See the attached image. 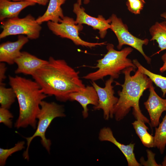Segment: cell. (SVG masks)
Masks as SVG:
<instances>
[{
  "label": "cell",
  "instance_id": "1f68e13d",
  "mask_svg": "<svg viewBox=\"0 0 166 166\" xmlns=\"http://www.w3.org/2000/svg\"><path fill=\"white\" fill-rule=\"evenodd\" d=\"M160 16L165 19L166 22V12L162 13L160 15Z\"/></svg>",
  "mask_w": 166,
  "mask_h": 166
},
{
  "label": "cell",
  "instance_id": "d4e9b609",
  "mask_svg": "<svg viewBox=\"0 0 166 166\" xmlns=\"http://www.w3.org/2000/svg\"><path fill=\"white\" fill-rule=\"evenodd\" d=\"M8 109L0 107V123H3L10 128L12 126V119L13 118V116Z\"/></svg>",
  "mask_w": 166,
  "mask_h": 166
},
{
  "label": "cell",
  "instance_id": "83f0119b",
  "mask_svg": "<svg viewBox=\"0 0 166 166\" xmlns=\"http://www.w3.org/2000/svg\"><path fill=\"white\" fill-rule=\"evenodd\" d=\"M14 1H27L38 3L39 5L45 6L49 1V0H12Z\"/></svg>",
  "mask_w": 166,
  "mask_h": 166
},
{
  "label": "cell",
  "instance_id": "277c9868",
  "mask_svg": "<svg viewBox=\"0 0 166 166\" xmlns=\"http://www.w3.org/2000/svg\"><path fill=\"white\" fill-rule=\"evenodd\" d=\"M106 47L107 53L103 58L97 61L95 66L92 67L98 69L83 76V78L95 81L103 80L104 77L109 76L114 79H117L126 68L129 67L137 68L132 61L127 57L133 50L132 48L126 47L118 51L114 49L112 44H108Z\"/></svg>",
  "mask_w": 166,
  "mask_h": 166
},
{
  "label": "cell",
  "instance_id": "d6986e66",
  "mask_svg": "<svg viewBox=\"0 0 166 166\" xmlns=\"http://www.w3.org/2000/svg\"><path fill=\"white\" fill-rule=\"evenodd\" d=\"M145 123L140 120H136L132 124L143 144L148 148L154 147V137L148 132V128Z\"/></svg>",
  "mask_w": 166,
  "mask_h": 166
},
{
  "label": "cell",
  "instance_id": "8992f818",
  "mask_svg": "<svg viewBox=\"0 0 166 166\" xmlns=\"http://www.w3.org/2000/svg\"><path fill=\"white\" fill-rule=\"evenodd\" d=\"M2 30L0 39L10 35H25L30 39H36L39 36L42 27L36 19L29 14L22 18L18 17L7 19L2 24Z\"/></svg>",
  "mask_w": 166,
  "mask_h": 166
},
{
  "label": "cell",
  "instance_id": "4316f807",
  "mask_svg": "<svg viewBox=\"0 0 166 166\" xmlns=\"http://www.w3.org/2000/svg\"><path fill=\"white\" fill-rule=\"evenodd\" d=\"M7 67L4 62H1L0 63V84L3 83V81L6 78L5 73Z\"/></svg>",
  "mask_w": 166,
  "mask_h": 166
},
{
  "label": "cell",
  "instance_id": "3957f363",
  "mask_svg": "<svg viewBox=\"0 0 166 166\" xmlns=\"http://www.w3.org/2000/svg\"><path fill=\"white\" fill-rule=\"evenodd\" d=\"M9 80L16 94L19 108V116L14 127L19 128L30 125L35 129L40 104L48 96L42 92L34 81L17 75L9 76Z\"/></svg>",
  "mask_w": 166,
  "mask_h": 166
},
{
  "label": "cell",
  "instance_id": "9a60e30c",
  "mask_svg": "<svg viewBox=\"0 0 166 166\" xmlns=\"http://www.w3.org/2000/svg\"><path fill=\"white\" fill-rule=\"evenodd\" d=\"M69 101H76L83 108L82 115L84 118H87L89 109L88 106L92 105L93 106L97 105L98 98L97 92L92 85H87L83 90L71 93L69 96Z\"/></svg>",
  "mask_w": 166,
  "mask_h": 166
},
{
  "label": "cell",
  "instance_id": "52a82bcc",
  "mask_svg": "<svg viewBox=\"0 0 166 166\" xmlns=\"http://www.w3.org/2000/svg\"><path fill=\"white\" fill-rule=\"evenodd\" d=\"M47 25L53 34L61 38L71 40L77 45L92 48L106 44L105 42L92 43L82 39L79 36V32L83 29L82 25L76 24L73 18L68 16H64L59 22L48 21Z\"/></svg>",
  "mask_w": 166,
  "mask_h": 166
},
{
  "label": "cell",
  "instance_id": "f546056e",
  "mask_svg": "<svg viewBox=\"0 0 166 166\" xmlns=\"http://www.w3.org/2000/svg\"><path fill=\"white\" fill-rule=\"evenodd\" d=\"M82 0H77V2L81 5ZM89 0H83V2L84 4H86L89 2Z\"/></svg>",
  "mask_w": 166,
  "mask_h": 166
},
{
  "label": "cell",
  "instance_id": "484cf974",
  "mask_svg": "<svg viewBox=\"0 0 166 166\" xmlns=\"http://www.w3.org/2000/svg\"><path fill=\"white\" fill-rule=\"evenodd\" d=\"M146 151L148 160L147 161H145L144 160L143 157H141L140 160L141 165L144 166H162L160 164H158L156 161L155 159V153H153L149 149H147Z\"/></svg>",
  "mask_w": 166,
  "mask_h": 166
},
{
  "label": "cell",
  "instance_id": "d6a6232c",
  "mask_svg": "<svg viewBox=\"0 0 166 166\" xmlns=\"http://www.w3.org/2000/svg\"><path fill=\"white\" fill-rule=\"evenodd\" d=\"M9 0V1H11V0Z\"/></svg>",
  "mask_w": 166,
  "mask_h": 166
},
{
  "label": "cell",
  "instance_id": "7a4b0ae2",
  "mask_svg": "<svg viewBox=\"0 0 166 166\" xmlns=\"http://www.w3.org/2000/svg\"><path fill=\"white\" fill-rule=\"evenodd\" d=\"M136 69L129 67L122 72L124 75V82L123 84L116 82L117 85L122 87L121 91L117 93L119 96L118 101L115 105L114 117L117 121L123 119L133 108L132 114L136 120H140L151 126L150 121L142 113L139 101L144 91L149 89L152 84L151 80L138 69L134 74L131 76V72H135Z\"/></svg>",
  "mask_w": 166,
  "mask_h": 166
},
{
  "label": "cell",
  "instance_id": "7c38bea8",
  "mask_svg": "<svg viewBox=\"0 0 166 166\" xmlns=\"http://www.w3.org/2000/svg\"><path fill=\"white\" fill-rule=\"evenodd\" d=\"M98 139L100 141L110 142L116 145L125 157L128 166H140L137 161L134 153L135 143L124 145L119 142L114 136L111 129L108 127L101 128L99 132Z\"/></svg>",
  "mask_w": 166,
  "mask_h": 166
},
{
  "label": "cell",
  "instance_id": "603a6c76",
  "mask_svg": "<svg viewBox=\"0 0 166 166\" xmlns=\"http://www.w3.org/2000/svg\"><path fill=\"white\" fill-rule=\"evenodd\" d=\"M25 142L21 141L16 144L14 146L9 149L0 148V166H4L7 158L12 154L22 150L24 148Z\"/></svg>",
  "mask_w": 166,
  "mask_h": 166
},
{
  "label": "cell",
  "instance_id": "5bb4252c",
  "mask_svg": "<svg viewBox=\"0 0 166 166\" xmlns=\"http://www.w3.org/2000/svg\"><path fill=\"white\" fill-rule=\"evenodd\" d=\"M29 38L19 35L17 40L14 42L7 41L0 45V61L11 65L15 63V60L20 55V50L29 41Z\"/></svg>",
  "mask_w": 166,
  "mask_h": 166
},
{
  "label": "cell",
  "instance_id": "30bf717a",
  "mask_svg": "<svg viewBox=\"0 0 166 166\" xmlns=\"http://www.w3.org/2000/svg\"><path fill=\"white\" fill-rule=\"evenodd\" d=\"M78 2L73 6V12L76 15L75 20L76 24H85L91 26L94 30H99L100 36L101 38L105 36L108 29H110L111 19L110 18L106 19L103 16L99 15L96 18L87 14L85 9Z\"/></svg>",
  "mask_w": 166,
  "mask_h": 166
},
{
  "label": "cell",
  "instance_id": "9c48e42d",
  "mask_svg": "<svg viewBox=\"0 0 166 166\" xmlns=\"http://www.w3.org/2000/svg\"><path fill=\"white\" fill-rule=\"evenodd\" d=\"M114 80L110 77L105 81L104 87L100 86L95 81H91L98 98V104L97 105L93 107V110L95 111L102 110L103 117L105 120L108 121L110 118L113 117L114 107L118 100V98L114 95V86L112 85Z\"/></svg>",
  "mask_w": 166,
  "mask_h": 166
},
{
  "label": "cell",
  "instance_id": "ba28073f",
  "mask_svg": "<svg viewBox=\"0 0 166 166\" xmlns=\"http://www.w3.org/2000/svg\"><path fill=\"white\" fill-rule=\"evenodd\" d=\"M110 18L111 19L110 29L114 33L118 40L117 49H121L124 45H129L138 50L144 57L147 63L150 64L151 59L145 54L143 49L144 45L148 44V40L147 38L141 39L132 35L129 31L127 26L116 14H113Z\"/></svg>",
  "mask_w": 166,
  "mask_h": 166
},
{
  "label": "cell",
  "instance_id": "f1b7e54d",
  "mask_svg": "<svg viewBox=\"0 0 166 166\" xmlns=\"http://www.w3.org/2000/svg\"><path fill=\"white\" fill-rule=\"evenodd\" d=\"M161 59L163 62V64L160 68V71L163 73L166 71V52L162 56Z\"/></svg>",
  "mask_w": 166,
  "mask_h": 166
},
{
  "label": "cell",
  "instance_id": "8fae6325",
  "mask_svg": "<svg viewBox=\"0 0 166 166\" xmlns=\"http://www.w3.org/2000/svg\"><path fill=\"white\" fill-rule=\"evenodd\" d=\"M149 96L144 105L150 117L151 127L158 126L162 113L166 111V99L160 97L156 92L152 84L149 88Z\"/></svg>",
  "mask_w": 166,
  "mask_h": 166
},
{
  "label": "cell",
  "instance_id": "4fadbf2b",
  "mask_svg": "<svg viewBox=\"0 0 166 166\" xmlns=\"http://www.w3.org/2000/svg\"><path fill=\"white\" fill-rule=\"evenodd\" d=\"M48 62V61L39 58L27 52H21L20 55L15 60V63L17 65L15 73L33 76Z\"/></svg>",
  "mask_w": 166,
  "mask_h": 166
},
{
  "label": "cell",
  "instance_id": "ffe728a7",
  "mask_svg": "<svg viewBox=\"0 0 166 166\" xmlns=\"http://www.w3.org/2000/svg\"><path fill=\"white\" fill-rule=\"evenodd\" d=\"M132 62L138 69L146 75L152 82L161 89L162 96L164 97L166 93V77L152 72L143 66L136 59H133Z\"/></svg>",
  "mask_w": 166,
  "mask_h": 166
},
{
  "label": "cell",
  "instance_id": "44dd1931",
  "mask_svg": "<svg viewBox=\"0 0 166 166\" xmlns=\"http://www.w3.org/2000/svg\"><path fill=\"white\" fill-rule=\"evenodd\" d=\"M158 128L155 127L154 147L159 149L161 154L164 152L166 145V113Z\"/></svg>",
  "mask_w": 166,
  "mask_h": 166
},
{
  "label": "cell",
  "instance_id": "ac0fdd59",
  "mask_svg": "<svg viewBox=\"0 0 166 166\" xmlns=\"http://www.w3.org/2000/svg\"><path fill=\"white\" fill-rule=\"evenodd\" d=\"M152 38L150 41L156 40L160 50L156 53L166 49V22H156L149 29Z\"/></svg>",
  "mask_w": 166,
  "mask_h": 166
},
{
  "label": "cell",
  "instance_id": "5b68a950",
  "mask_svg": "<svg viewBox=\"0 0 166 166\" xmlns=\"http://www.w3.org/2000/svg\"><path fill=\"white\" fill-rule=\"evenodd\" d=\"M40 109L37 116L38 122L35 132L29 137H25L27 143L26 149L23 153L25 159L29 160V148L32 140L36 137L41 138V141L42 145L48 152H50L51 143V140L46 138V131L52 121L55 118L64 117L66 116L63 105L55 102H48L42 101L40 104Z\"/></svg>",
  "mask_w": 166,
  "mask_h": 166
},
{
  "label": "cell",
  "instance_id": "cb8c5ba5",
  "mask_svg": "<svg viewBox=\"0 0 166 166\" xmlns=\"http://www.w3.org/2000/svg\"><path fill=\"white\" fill-rule=\"evenodd\" d=\"M145 3L144 0H127L126 4L128 10L135 14H140Z\"/></svg>",
  "mask_w": 166,
  "mask_h": 166
},
{
  "label": "cell",
  "instance_id": "e0dca14e",
  "mask_svg": "<svg viewBox=\"0 0 166 166\" xmlns=\"http://www.w3.org/2000/svg\"><path fill=\"white\" fill-rule=\"evenodd\" d=\"M66 0H49L47 9L42 16L36 19L37 23L41 24L43 22L51 21L59 22L64 16L61 7Z\"/></svg>",
  "mask_w": 166,
  "mask_h": 166
},
{
  "label": "cell",
  "instance_id": "2e32d148",
  "mask_svg": "<svg viewBox=\"0 0 166 166\" xmlns=\"http://www.w3.org/2000/svg\"><path fill=\"white\" fill-rule=\"evenodd\" d=\"M35 3L27 1H11L0 0V20L18 17L21 11L25 8L33 6Z\"/></svg>",
  "mask_w": 166,
  "mask_h": 166
},
{
  "label": "cell",
  "instance_id": "6da1fadb",
  "mask_svg": "<svg viewBox=\"0 0 166 166\" xmlns=\"http://www.w3.org/2000/svg\"><path fill=\"white\" fill-rule=\"evenodd\" d=\"M76 71L63 59L50 57L48 62L32 76L42 92L48 96H54L58 101L65 102L69 94L85 87Z\"/></svg>",
  "mask_w": 166,
  "mask_h": 166
},
{
  "label": "cell",
  "instance_id": "7402d4cb",
  "mask_svg": "<svg viewBox=\"0 0 166 166\" xmlns=\"http://www.w3.org/2000/svg\"><path fill=\"white\" fill-rule=\"evenodd\" d=\"M16 98V94L12 88L6 87L3 82L0 84L1 107L9 109L15 101Z\"/></svg>",
  "mask_w": 166,
  "mask_h": 166
},
{
  "label": "cell",
  "instance_id": "4dcf8cb0",
  "mask_svg": "<svg viewBox=\"0 0 166 166\" xmlns=\"http://www.w3.org/2000/svg\"><path fill=\"white\" fill-rule=\"evenodd\" d=\"M161 165L162 166H166V156L164 157L163 160L162 162Z\"/></svg>",
  "mask_w": 166,
  "mask_h": 166
}]
</instances>
